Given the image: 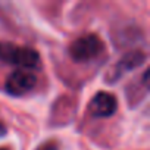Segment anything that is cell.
<instances>
[{
  "label": "cell",
  "mask_w": 150,
  "mask_h": 150,
  "mask_svg": "<svg viewBox=\"0 0 150 150\" xmlns=\"http://www.w3.org/2000/svg\"><path fill=\"white\" fill-rule=\"evenodd\" d=\"M105 49L103 41L96 34H86L77 38L69 47V54L75 62H88L99 56Z\"/></svg>",
  "instance_id": "cell-2"
},
{
  "label": "cell",
  "mask_w": 150,
  "mask_h": 150,
  "mask_svg": "<svg viewBox=\"0 0 150 150\" xmlns=\"http://www.w3.org/2000/svg\"><path fill=\"white\" fill-rule=\"evenodd\" d=\"M0 150H6V149H0Z\"/></svg>",
  "instance_id": "cell-8"
},
{
  "label": "cell",
  "mask_w": 150,
  "mask_h": 150,
  "mask_svg": "<svg viewBox=\"0 0 150 150\" xmlns=\"http://www.w3.org/2000/svg\"><path fill=\"white\" fill-rule=\"evenodd\" d=\"M0 60L22 68H37L40 65V56L34 49L18 47L9 43H0Z\"/></svg>",
  "instance_id": "cell-1"
},
{
  "label": "cell",
  "mask_w": 150,
  "mask_h": 150,
  "mask_svg": "<svg viewBox=\"0 0 150 150\" xmlns=\"http://www.w3.org/2000/svg\"><path fill=\"white\" fill-rule=\"evenodd\" d=\"M144 60H146V54H144L143 52H140V50H132V52L127 53V54L119 60V63L116 65V71H113L115 80L119 78L124 72L138 68L140 65L144 63Z\"/></svg>",
  "instance_id": "cell-5"
},
{
  "label": "cell",
  "mask_w": 150,
  "mask_h": 150,
  "mask_svg": "<svg viewBox=\"0 0 150 150\" xmlns=\"http://www.w3.org/2000/svg\"><path fill=\"white\" fill-rule=\"evenodd\" d=\"M6 134V127L2 124V122H0V137H3Z\"/></svg>",
  "instance_id": "cell-7"
},
{
  "label": "cell",
  "mask_w": 150,
  "mask_h": 150,
  "mask_svg": "<svg viewBox=\"0 0 150 150\" xmlns=\"http://www.w3.org/2000/svg\"><path fill=\"white\" fill-rule=\"evenodd\" d=\"M37 150H57V144L54 141H47V143L41 144Z\"/></svg>",
  "instance_id": "cell-6"
},
{
  "label": "cell",
  "mask_w": 150,
  "mask_h": 150,
  "mask_svg": "<svg viewBox=\"0 0 150 150\" xmlns=\"http://www.w3.org/2000/svg\"><path fill=\"white\" fill-rule=\"evenodd\" d=\"M90 112L97 118H108L116 112V99L106 91H99L90 102Z\"/></svg>",
  "instance_id": "cell-4"
},
{
  "label": "cell",
  "mask_w": 150,
  "mask_h": 150,
  "mask_svg": "<svg viewBox=\"0 0 150 150\" xmlns=\"http://www.w3.org/2000/svg\"><path fill=\"white\" fill-rule=\"evenodd\" d=\"M35 81L37 78L31 71L19 69V71H13L8 77L5 88L12 96H22L28 93L30 90H33V87L35 86Z\"/></svg>",
  "instance_id": "cell-3"
}]
</instances>
